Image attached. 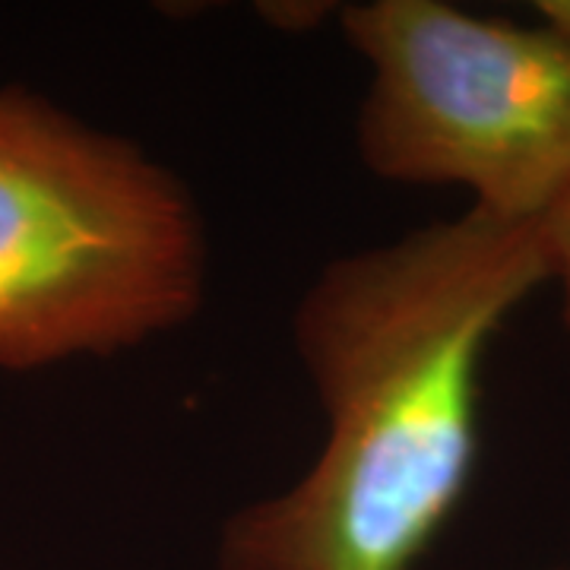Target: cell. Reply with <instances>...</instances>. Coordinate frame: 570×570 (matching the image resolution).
<instances>
[{"instance_id": "3957f363", "label": "cell", "mask_w": 570, "mask_h": 570, "mask_svg": "<svg viewBox=\"0 0 570 570\" xmlns=\"http://www.w3.org/2000/svg\"><path fill=\"white\" fill-rule=\"evenodd\" d=\"M371 70L355 146L371 175L463 187L472 209L546 219L570 194V39L441 0L340 13Z\"/></svg>"}, {"instance_id": "5b68a950", "label": "cell", "mask_w": 570, "mask_h": 570, "mask_svg": "<svg viewBox=\"0 0 570 570\" xmlns=\"http://www.w3.org/2000/svg\"><path fill=\"white\" fill-rule=\"evenodd\" d=\"M542 10V22H549L551 29H558L564 39H570V0H549L539 3Z\"/></svg>"}, {"instance_id": "7a4b0ae2", "label": "cell", "mask_w": 570, "mask_h": 570, "mask_svg": "<svg viewBox=\"0 0 570 570\" xmlns=\"http://www.w3.org/2000/svg\"><path fill=\"white\" fill-rule=\"evenodd\" d=\"M204 292V223L181 178L0 86V367L137 348L194 321Z\"/></svg>"}, {"instance_id": "6da1fadb", "label": "cell", "mask_w": 570, "mask_h": 570, "mask_svg": "<svg viewBox=\"0 0 570 570\" xmlns=\"http://www.w3.org/2000/svg\"><path fill=\"white\" fill-rule=\"evenodd\" d=\"M546 283V219L472 206L326 264L292 317L324 444L225 523L219 568H415L475 472L491 340Z\"/></svg>"}, {"instance_id": "277c9868", "label": "cell", "mask_w": 570, "mask_h": 570, "mask_svg": "<svg viewBox=\"0 0 570 570\" xmlns=\"http://www.w3.org/2000/svg\"><path fill=\"white\" fill-rule=\"evenodd\" d=\"M551 283L561 288V314L570 333V194L546 216Z\"/></svg>"}]
</instances>
